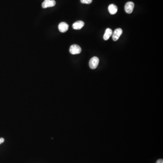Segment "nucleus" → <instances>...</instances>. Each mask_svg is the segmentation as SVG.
<instances>
[{
    "instance_id": "3",
    "label": "nucleus",
    "mask_w": 163,
    "mask_h": 163,
    "mask_svg": "<svg viewBox=\"0 0 163 163\" xmlns=\"http://www.w3.org/2000/svg\"><path fill=\"white\" fill-rule=\"evenodd\" d=\"M56 5V1L54 0H45L42 4V6L43 8L53 7Z\"/></svg>"
},
{
    "instance_id": "8",
    "label": "nucleus",
    "mask_w": 163,
    "mask_h": 163,
    "mask_svg": "<svg viewBox=\"0 0 163 163\" xmlns=\"http://www.w3.org/2000/svg\"><path fill=\"white\" fill-rule=\"evenodd\" d=\"M108 11L111 15H114L118 12V7L115 5L111 4L108 6Z\"/></svg>"
},
{
    "instance_id": "5",
    "label": "nucleus",
    "mask_w": 163,
    "mask_h": 163,
    "mask_svg": "<svg viewBox=\"0 0 163 163\" xmlns=\"http://www.w3.org/2000/svg\"><path fill=\"white\" fill-rule=\"evenodd\" d=\"M135 5L133 2L129 1L127 2L125 6V12L128 14H131L133 12Z\"/></svg>"
},
{
    "instance_id": "2",
    "label": "nucleus",
    "mask_w": 163,
    "mask_h": 163,
    "mask_svg": "<svg viewBox=\"0 0 163 163\" xmlns=\"http://www.w3.org/2000/svg\"><path fill=\"white\" fill-rule=\"evenodd\" d=\"M82 51V49L78 45H73L71 46L69 49L70 53L72 54H79Z\"/></svg>"
},
{
    "instance_id": "4",
    "label": "nucleus",
    "mask_w": 163,
    "mask_h": 163,
    "mask_svg": "<svg viewBox=\"0 0 163 163\" xmlns=\"http://www.w3.org/2000/svg\"><path fill=\"white\" fill-rule=\"evenodd\" d=\"M122 30L120 28H118L116 29L114 31V32L112 33V39L115 41H118L119 39L120 35L122 34Z\"/></svg>"
},
{
    "instance_id": "10",
    "label": "nucleus",
    "mask_w": 163,
    "mask_h": 163,
    "mask_svg": "<svg viewBox=\"0 0 163 163\" xmlns=\"http://www.w3.org/2000/svg\"><path fill=\"white\" fill-rule=\"evenodd\" d=\"M81 3L86 4H90L93 2V0H80Z\"/></svg>"
},
{
    "instance_id": "7",
    "label": "nucleus",
    "mask_w": 163,
    "mask_h": 163,
    "mask_svg": "<svg viewBox=\"0 0 163 163\" xmlns=\"http://www.w3.org/2000/svg\"><path fill=\"white\" fill-rule=\"evenodd\" d=\"M84 22L82 21H78L73 25V28L74 30H80L84 26Z\"/></svg>"
},
{
    "instance_id": "9",
    "label": "nucleus",
    "mask_w": 163,
    "mask_h": 163,
    "mask_svg": "<svg viewBox=\"0 0 163 163\" xmlns=\"http://www.w3.org/2000/svg\"><path fill=\"white\" fill-rule=\"evenodd\" d=\"M112 33H113V32H112V30L110 28L107 29L105 30V33L103 35L104 40L105 41H107L112 35Z\"/></svg>"
},
{
    "instance_id": "13",
    "label": "nucleus",
    "mask_w": 163,
    "mask_h": 163,
    "mask_svg": "<svg viewBox=\"0 0 163 163\" xmlns=\"http://www.w3.org/2000/svg\"><path fill=\"white\" fill-rule=\"evenodd\" d=\"M2 144V143H1V141L0 140V144Z\"/></svg>"
},
{
    "instance_id": "11",
    "label": "nucleus",
    "mask_w": 163,
    "mask_h": 163,
    "mask_svg": "<svg viewBox=\"0 0 163 163\" xmlns=\"http://www.w3.org/2000/svg\"><path fill=\"white\" fill-rule=\"evenodd\" d=\"M156 163H163V160L162 159H159Z\"/></svg>"
},
{
    "instance_id": "6",
    "label": "nucleus",
    "mask_w": 163,
    "mask_h": 163,
    "mask_svg": "<svg viewBox=\"0 0 163 163\" xmlns=\"http://www.w3.org/2000/svg\"><path fill=\"white\" fill-rule=\"evenodd\" d=\"M69 25L65 22H61L58 25V28L59 31L62 33H65L69 30Z\"/></svg>"
},
{
    "instance_id": "1",
    "label": "nucleus",
    "mask_w": 163,
    "mask_h": 163,
    "mask_svg": "<svg viewBox=\"0 0 163 163\" xmlns=\"http://www.w3.org/2000/svg\"><path fill=\"white\" fill-rule=\"evenodd\" d=\"M99 62V59L97 57H94L91 58L89 61V65L90 68L92 69H94L98 67Z\"/></svg>"
},
{
    "instance_id": "12",
    "label": "nucleus",
    "mask_w": 163,
    "mask_h": 163,
    "mask_svg": "<svg viewBox=\"0 0 163 163\" xmlns=\"http://www.w3.org/2000/svg\"><path fill=\"white\" fill-rule=\"evenodd\" d=\"M0 140H1V142H2V143H3L5 141L4 139V138H0Z\"/></svg>"
}]
</instances>
